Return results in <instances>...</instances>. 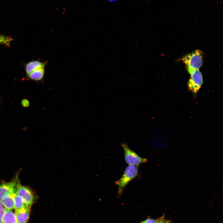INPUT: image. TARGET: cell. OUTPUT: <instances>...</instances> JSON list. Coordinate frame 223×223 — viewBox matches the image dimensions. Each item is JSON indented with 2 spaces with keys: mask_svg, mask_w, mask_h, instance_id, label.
<instances>
[{
  "mask_svg": "<svg viewBox=\"0 0 223 223\" xmlns=\"http://www.w3.org/2000/svg\"><path fill=\"white\" fill-rule=\"evenodd\" d=\"M31 208L15 211V215L18 223H28L30 217Z\"/></svg>",
  "mask_w": 223,
  "mask_h": 223,
  "instance_id": "52a82bcc",
  "label": "cell"
},
{
  "mask_svg": "<svg viewBox=\"0 0 223 223\" xmlns=\"http://www.w3.org/2000/svg\"><path fill=\"white\" fill-rule=\"evenodd\" d=\"M15 193L20 196L28 205L31 207L37 200V196L34 191L28 186L21 185L19 180L16 185Z\"/></svg>",
  "mask_w": 223,
  "mask_h": 223,
  "instance_id": "7a4b0ae2",
  "label": "cell"
},
{
  "mask_svg": "<svg viewBox=\"0 0 223 223\" xmlns=\"http://www.w3.org/2000/svg\"><path fill=\"white\" fill-rule=\"evenodd\" d=\"M12 40L13 39L10 37L0 34V44L10 47Z\"/></svg>",
  "mask_w": 223,
  "mask_h": 223,
  "instance_id": "4fadbf2b",
  "label": "cell"
},
{
  "mask_svg": "<svg viewBox=\"0 0 223 223\" xmlns=\"http://www.w3.org/2000/svg\"><path fill=\"white\" fill-rule=\"evenodd\" d=\"M47 62V61L41 62L38 60H35L28 63L25 67L27 75L36 69L42 67L46 66Z\"/></svg>",
  "mask_w": 223,
  "mask_h": 223,
  "instance_id": "9c48e42d",
  "label": "cell"
},
{
  "mask_svg": "<svg viewBox=\"0 0 223 223\" xmlns=\"http://www.w3.org/2000/svg\"><path fill=\"white\" fill-rule=\"evenodd\" d=\"M19 180L18 173L10 182L4 181L0 182V200L5 196L15 193L16 185Z\"/></svg>",
  "mask_w": 223,
  "mask_h": 223,
  "instance_id": "8992f818",
  "label": "cell"
},
{
  "mask_svg": "<svg viewBox=\"0 0 223 223\" xmlns=\"http://www.w3.org/2000/svg\"><path fill=\"white\" fill-rule=\"evenodd\" d=\"M14 194L5 196L0 200L6 209H15Z\"/></svg>",
  "mask_w": 223,
  "mask_h": 223,
  "instance_id": "8fae6325",
  "label": "cell"
},
{
  "mask_svg": "<svg viewBox=\"0 0 223 223\" xmlns=\"http://www.w3.org/2000/svg\"><path fill=\"white\" fill-rule=\"evenodd\" d=\"M156 219L148 217L146 220L142 221L140 223H156Z\"/></svg>",
  "mask_w": 223,
  "mask_h": 223,
  "instance_id": "2e32d148",
  "label": "cell"
},
{
  "mask_svg": "<svg viewBox=\"0 0 223 223\" xmlns=\"http://www.w3.org/2000/svg\"><path fill=\"white\" fill-rule=\"evenodd\" d=\"M21 104L22 106L25 107H27L29 105V101L26 99H24L22 100L21 102Z\"/></svg>",
  "mask_w": 223,
  "mask_h": 223,
  "instance_id": "e0dca14e",
  "label": "cell"
},
{
  "mask_svg": "<svg viewBox=\"0 0 223 223\" xmlns=\"http://www.w3.org/2000/svg\"><path fill=\"white\" fill-rule=\"evenodd\" d=\"M138 166L128 165L122 177L115 183L118 187L117 196L120 197L128 184L138 174Z\"/></svg>",
  "mask_w": 223,
  "mask_h": 223,
  "instance_id": "6da1fadb",
  "label": "cell"
},
{
  "mask_svg": "<svg viewBox=\"0 0 223 223\" xmlns=\"http://www.w3.org/2000/svg\"><path fill=\"white\" fill-rule=\"evenodd\" d=\"M203 59L202 52L198 50L188 54L182 59L187 68L196 70H199L202 66Z\"/></svg>",
  "mask_w": 223,
  "mask_h": 223,
  "instance_id": "3957f363",
  "label": "cell"
},
{
  "mask_svg": "<svg viewBox=\"0 0 223 223\" xmlns=\"http://www.w3.org/2000/svg\"></svg>",
  "mask_w": 223,
  "mask_h": 223,
  "instance_id": "ac0fdd59",
  "label": "cell"
},
{
  "mask_svg": "<svg viewBox=\"0 0 223 223\" xmlns=\"http://www.w3.org/2000/svg\"><path fill=\"white\" fill-rule=\"evenodd\" d=\"M170 220L165 218V216L163 214L161 216L156 219V223H171Z\"/></svg>",
  "mask_w": 223,
  "mask_h": 223,
  "instance_id": "5bb4252c",
  "label": "cell"
},
{
  "mask_svg": "<svg viewBox=\"0 0 223 223\" xmlns=\"http://www.w3.org/2000/svg\"><path fill=\"white\" fill-rule=\"evenodd\" d=\"M12 210L6 209L1 223H18L15 214Z\"/></svg>",
  "mask_w": 223,
  "mask_h": 223,
  "instance_id": "30bf717a",
  "label": "cell"
},
{
  "mask_svg": "<svg viewBox=\"0 0 223 223\" xmlns=\"http://www.w3.org/2000/svg\"><path fill=\"white\" fill-rule=\"evenodd\" d=\"M45 66L42 67L32 71L27 75L28 77L36 81H42L45 75Z\"/></svg>",
  "mask_w": 223,
  "mask_h": 223,
  "instance_id": "ba28073f",
  "label": "cell"
},
{
  "mask_svg": "<svg viewBox=\"0 0 223 223\" xmlns=\"http://www.w3.org/2000/svg\"><path fill=\"white\" fill-rule=\"evenodd\" d=\"M187 69L190 75L188 83V89L194 94H196L203 84L202 74L199 70L188 68Z\"/></svg>",
  "mask_w": 223,
  "mask_h": 223,
  "instance_id": "277c9868",
  "label": "cell"
},
{
  "mask_svg": "<svg viewBox=\"0 0 223 223\" xmlns=\"http://www.w3.org/2000/svg\"><path fill=\"white\" fill-rule=\"evenodd\" d=\"M15 210L19 211L27 208H31V207L28 205L20 196L15 193L14 195Z\"/></svg>",
  "mask_w": 223,
  "mask_h": 223,
  "instance_id": "7c38bea8",
  "label": "cell"
},
{
  "mask_svg": "<svg viewBox=\"0 0 223 223\" xmlns=\"http://www.w3.org/2000/svg\"><path fill=\"white\" fill-rule=\"evenodd\" d=\"M6 208L0 200V223H1L2 219Z\"/></svg>",
  "mask_w": 223,
  "mask_h": 223,
  "instance_id": "9a60e30c",
  "label": "cell"
},
{
  "mask_svg": "<svg viewBox=\"0 0 223 223\" xmlns=\"http://www.w3.org/2000/svg\"><path fill=\"white\" fill-rule=\"evenodd\" d=\"M121 145L124 151L125 160L129 165L138 166L147 162L146 158L140 157L131 150L126 143L123 142Z\"/></svg>",
  "mask_w": 223,
  "mask_h": 223,
  "instance_id": "5b68a950",
  "label": "cell"
}]
</instances>
